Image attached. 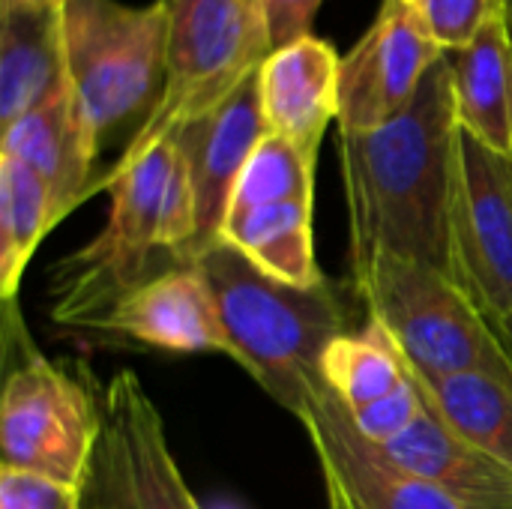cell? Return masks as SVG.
Returning a JSON list of instances; mask_svg holds the SVG:
<instances>
[{"label":"cell","instance_id":"obj_12","mask_svg":"<svg viewBox=\"0 0 512 509\" xmlns=\"http://www.w3.org/2000/svg\"><path fill=\"white\" fill-rule=\"evenodd\" d=\"M93 330L156 351L231 357L216 297L198 264H180L135 285Z\"/></svg>","mask_w":512,"mask_h":509},{"label":"cell","instance_id":"obj_18","mask_svg":"<svg viewBox=\"0 0 512 509\" xmlns=\"http://www.w3.org/2000/svg\"><path fill=\"white\" fill-rule=\"evenodd\" d=\"M459 129L495 153L512 156V33L492 18L465 48L447 51Z\"/></svg>","mask_w":512,"mask_h":509},{"label":"cell","instance_id":"obj_6","mask_svg":"<svg viewBox=\"0 0 512 509\" xmlns=\"http://www.w3.org/2000/svg\"><path fill=\"white\" fill-rule=\"evenodd\" d=\"M168 60L165 90L123 153L171 138L189 120L213 111L273 54L264 0H165Z\"/></svg>","mask_w":512,"mask_h":509},{"label":"cell","instance_id":"obj_4","mask_svg":"<svg viewBox=\"0 0 512 509\" xmlns=\"http://www.w3.org/2000/svg\"><path fill=\"white\" fill-rule=\"evenodd\" d=\"M351 279L369 321L384 327L414 372L512 378V354L447 270L381 252Z\"/></svg>","mask_w":512,"mask_h":509},{"label":"cell","instance_id":"obj_26","mask_svg":"<svg viewBox=\"0 0 512 509\" xmlns=\"http://www.w3.org/2000/svg\"><path fill=\"white\" fill-rule=\"evenodd\" d=\"M0 509H84V489L0 465Z\"/></svg>","mask_w":512,"mask_h":509},{"label":"cell","instance_id":"obj_8","mask_svg":"<svg viewBox=\"0 0 512 509\" xmlns=\"http://www.w3.org/2000/svg\"><path fill=\"white\" fill-rule=\"evenodd\" d=\"M96 402L99 438L84 483V509H201L141 378L129 369L117 372Z\"/></svg>","mask_w":512,"mask_h":509},{"label":"cell","instance_id":"obj_13","mask_svg":"<svg viewBox=\"0 0 512 509\" xmlns=\"http://www.w3.org/2000/svg\"><path fill=\"white\" fill-rule=\"evenodd\" d=\"M321 474L342 483L363 509H462L438 486L396 465L351 423L345 405L321 384L300 417Z\"/></svg>","mask_w":512,"mask_h":509},{"label":"cell","instance_id":"obj_1","mask_svg":"<svg viewBox=\"0 0 512 509\" xmlns=\"http://www.w3.org/2000/svg\"><path fill=\"white\" fill-rule=\"evenodd\" d=\"M459 138L447 51L402 117L372 132H339L351 273L381 252L450 273Z\"/></svg>","mask_w":512,"mask_h":509},{"label":"cell","instance_id":"obj_11","mask_svg":"<svg viewBox=\"0 0 512 509\" xmlns=\"http://www.w3.org/2000/svg\"><path fill=\"white\" fill-rule=\"evenodd\" d=\"M264 135L267 123L261 111L258 72L213 111L189 120L171 135L189 171L198 204V258L219 243L234 186Z\"/></svg>","mask_w":512,"mask_h":509},{"label":"cell","instance_id":"obj_23","mask_svg":"<svg viewBox=\"0 0 512 509\" xmlns=\"http://www.w3.org/2000/svg\"><path fill=\"white\" fill-rule=\"evenodd\" d=\"M315 159L288 138L267 132L234 186L228 213L279 201H315Z\"/></svg>","mask_w":512,"mask_h":509},{"label":"cell","instance_id":"obj_2","mask_svg":"<svg viewBox=\"0 0 512 509\" xmlns=\"http://www.w3.org/2000/svg\"><path fill=\"white\" fill-rule=\"evenodd\" d=\"M195 264L216 297L231 360L300 420L309 396L324 384L321 357L348 324L336 288L279 282L225 243L210 246Z\"/></svg>","mask_w":512,"mask_h":509},{"label":"cell","instance_id":"obj_5","mask_svg":"<svg viewBox=\"0 0 512 509\" xmlns=\"http://www.w3.org/2000/svg\"><path fill=\"white\" fill-rule=\"evenodd\" d=\"M63 42L69 84L96 138L105 144L129 123L141 129L165 90L168 3L66 0Z\"/></svg>","mask_w":512,"mask_h":509},{"label":"cell","instance_id":"obj_22","mask_svg":"<svg viewBox=\"0 0 512 509\" xmlns=\"http://www.w3.org/2000/svg\"><path fill=\"white\" fill-rule=\"evenodd\" d=\"M405 378L408 363L402 351L375 321L363 333L336 336L321 357V381L348 414L384 399Z\"/></svg>","mask_w":512,"mask_h":509},{"label":"cell","instance_id":"obj_7","mask_svg":"<svg viewBox=\"0 0 512 509\" xmlns=\"http://www.w3.org/2000/svg\"><path fill=\"white\" fill-rule=\"evenodd\" d=\"M99 438V402L63 366L27 351L3 381L0 453L6 468L84 489Z\"/></svg>","mask_w":512,"mask_h":509},{"label":"cell","instance_id":"obj_24","mask_svg":"<svg viewBox=\"0 0 512 509\" xmlns=\"http://www.w3.org/2000/svg\"><path fill=\"white\" fill-rule=\"evenodd\" d=\"M423 411H426V399H423V393H420V387L408 369V378L393 393H387L384 399H378V402H372V405H366L348 417L369 444L387 447L402 432H408L423 417Z\"/></svg>","mask_w":512,"mask_h":509},{"label":"cell","instance_id":"obj_10","mask_svg":"<svg viewBox=\"0 0 512 509\" xmlns=\"http://www.w3.org/2000/svg\"><path fill=\"white\" fill-rule=\"evenodd\" d=\"M444 57L414 0H384L375 24L342 57L339 132H372L402 117Z\"/></svg>","mask_w":512,"mask_h":509},{"label":"cell","instance_id":"obj_28","mask_svg":"<svg viewBox=\"0 0 512 509\" xmlns=\"http://www.w3.org/2000/svg\"><path fill=\"white\" fill-rule=\"evenodd\" d=\"M324 489H327V509H363L348 492H345V486L342 483H336V480H330V477H324Z\"/></svg>","mask_w":512,"mask_h":509},{"label":"cell","instance_id":"obj_30","mask_svg":"<svg viewBox=\"0 0 512 509\" xmlns=\"http://www.w3.org/2000/svg\"><path fill=\"white\" fill-rule=\"evenodd\" d=\"M504 18H507V27L512 33V0H504Z\"/></svg>","mask_w":512,"mask_h":509},{"label":"cell","instance_id":"obj_25","mask_svg":"<svg viewBox=\"0 0 512 509\" xmlns=\"http://www.w3.org/2000/svg\"><path fill=\"white\" fill-rule=\"evenodd\" d=\"M432 39L444 51L465 48L492 18L504 15V0H414Z\"/></svg>","mask_w":512,"mask_h":509},{"label":"cell","instance_id":"obj_17","mask_svg":"<svg viewBox=\"0 0 512 509\" xmlns=\"http://www.w3.org/2000/svg\"><path fill=\"white\" fill-rule=\"evenodd\" d=\"M66 81L63 9L0 3V129L39 108Z\"/></svg>","mask_w":512,"mask_h":509},{"label":"cell","instance_id":"obj_14","mask_svg":"<svg viewBox=\"0 0 512 509\" xmlns=\"http://www.w3.org/2000/svg\"><path fill=\"white\" fill-rule=\"evenodd\" d=\"M99 150L102 141L96 138L69 81L39 108L0 129V153L30 165L45 180L57 225L99 189Z\"/></svg>","mask_w":512,"mask_h":509},{"label":"cell","instance_id":"obj_9","mask_svg":"<svg viewBox=\"0 0 512 509\" xmlns=\"http://www.w3.org/2000/svg\"><path fill=\"white\" fill-rule=\"evenodd\" d=\"M450 276L512 354V156L459 138Z\"/></svg>","mask_w":512,"mask_h":509},{"label":"cell","instance_id":"obj_16","mask_svg":"<svg viewBox=\"0 0 512 509\" xmlns=\"http://www.w3.org/2000/svg\"><path fill=\"white\" fill-rule=\"evenodd\" d=\"M381 450L405 471L438 486L462 509H512L510 468L462 441L429 408Z\"/></svg>","mask_w":512,"mask_h":509},{"label":"cell","instance_id":"obj_3","mask_svg":"<svg viewBox=\"0 0 512 509\" xmlns=\"http://www.w3.org/2000/svg\"><path fill=\"white\" fill-rule=\"evenodd\" d=\"M174 138L147 150L123 153L99 180L108 189L102 231L57 267L51 288V318L66 327L93 330L105 312L150 276L180 267L165 249V195L177 171Z\"/></svg>","mask_w":512,"mask_h":509},{"label":"cell","instance_id":"obj_15","mask_svg":"<svg viewBox=\"0 0 512 509\" xmlns=\"http://www.w3.org/2000/svg\"><path fill=\"white\" fill-rule=\"evenodd\" d=\"M342 57L318 36L276 48L258 69L261 111L270 135L318 156L321 138L339 120Z\"/></svg>","mask_w":512,"mask_h":509},{"label":"cell","instance_id":"obj_20","mask_svg":"<svg viewBox=\"0 0 512 509\" xmlns=\"http://www.w3.org/2000/svg\"><path fill=\"white\" fill-rule=\"evenodd\" d=\"M411 375L426 408L447 429L512 471V378L492 372L423 375L414 369Z\"/></svg>","mask_w":512,"mask_h":509},{"label":"cell","instance_id":"obj_19","mask_svg":"<svg viewBox=\"0 0 512 509\" xmlns=\"http://www.w3.org/2000/svg\"><path fill=\"white\" fill-rule=\"evenodd\" d=\"M315 201H279L240 213H228L219 231V243L240 252L261 273L312 288L327 282L315 258L312 231Z\"/></svg>","mask_w":512,"mask_h":509},{"label":"cell","instance_id":"obj_27","mask_svg":"<svg viewBox=\"0 0 512 509\" xmlns=\"http://www.w3.org/2000/svg\"><path fill=\"white\" fill-rule=\"evenodd\" d=\"M318 9H321V0H264L273 51L312 36V21Z\"/></svg>","mask_w":512,"mask_h":509},{"label":"cell","instance_id":"obj_21","mask_svg":"<svg viewBox=\"0 0 512 509\" xmlns=\"http://www.w3.org/2000/svg\"><path fill=\"white\" fill-rule=\"evenodd\" d=\"M54 201L45 180L15 156L0 153V297H18L27 264L54 228Z\"/></svg>","mask_w":512,"mask_h":509},{"label":"cell","instance_id":"obj_29","mask_svg":"<svg viewBox=\"0 0 512 509\" xmlns=\"http://www.w3.org/2000/svg\"><path fill=\"white\" fill-rule=\"evenodd\" d=\"M0 3H42V6H57V9H63L66 0H0Z\"/></svg>","mask_w":512,"mask_h":509}]
</instances>
